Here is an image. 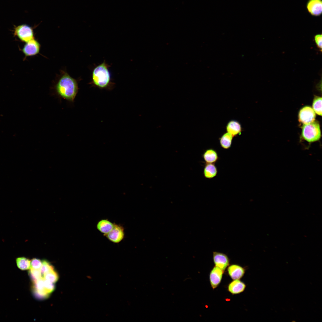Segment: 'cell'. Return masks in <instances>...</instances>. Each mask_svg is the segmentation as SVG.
<instances>
[{
	"instance_id": "obj_21",
	"label": "cell",
	"mask_w": 322,
	"mask_h": 322,
	"mask_svg": "<svg viewBox=\"0 0 322 322\" xmlns=\"http://www.w3.org/2000/svg\"><path fill=\"white\" fill-rule=\"evenodd\" d=\"M43 277L45 280L53 283L56 282L59 278L58 275L55 270L45 274Z\"/></svg>"
},
{
	"instance_id": "obj_14",
	"label": "cell",
	"mask_w": 322,
	"mask_h": 322,
	"mask_svg": "<svg viewBox=\"0 0 322 322\" xmlns=\"http://www.w3.org/2000/svg\"><path fill=\"white\" fill-rule=\"evenodd\" d=\"M246 285L239 279L234 280L229 284L228 287V291L233 294L240 293L244 290Z\"/></svg>"
},
{
	"instance_id": "obj_4",
	"label": "cell",
	"mask_w": 322,
	"mask_h": 322,
	"mask_svg": "<svg viewBox=\"0 0 322 322\" xmlns=\"http://www.w3.org/2000/svg\"><path fill=\"white\" fill-rule=\"evenodd\" d=\"M14 33L21 41L26 43L34 38L33 28L26 24L16 27Z\"/></svg>"
},
{
	"instance_id": "obj_20",
	"label": "cell",
	"mask_w": 322,
	"mask_h": 322,
	"mask_svg": "<svg viewBox=\"0 0 322 322\" xmlns=\"http://www.w3.org/2000/svg\"><path fill=\"white\" fill-rule=\"evenodd\" d=\"M41 270L43 277L45 274L54 270V268L47 261L44 260L42 261V266Z\"/></svg>"
},
{
	"instance_id": "obj_15",
	"label": "cell",
	"mask_w": 322,
	"mask_h": 322,
	"mask_svg": "<svg viewBox=\"0 0 322 322\" xmlns=\"http://www.w3.org/2000/svg\"><path fill=\"white\" fill-rule=\"evenodd\" d=\"M218 172V169L215 164H205L203 171V175L205 178L212 179L217 176Z\"/></svg>"
},
{
	"instance_id": "obj_13",
	"label": "cell",
	"mask_w": 322,
	"mask_h": 322,
	"mask_svg": "<svg viewBox=\"0 0 322 322\" xmlns=\"http://www.w3.org/2000/svg\"><path fill=\"white\" fill-rule=\"evenodd\" d=\"M202 157L206 163L215 164L219 159L217 152L212 148L206 149L203 152Z\"/></svg>"
},
{
	"instance_id": "obj_2",
	"label": "cell",
	"mask_w": 322,
	"mask_h": 322,
	"mask_svg": "<svg viewBox=\"0 0 322 322\" xmlns=\"http://www.w3.org/2000/svg\"><path fill=\"white\" fill-rule=\"evenodd\" d=\"M55 90L60 97L73 102L78 92V84L76 80L65 73L56 85Z\"/></svg>"
},
{
	"instance_id": "obj_22",
	"label": "cell",
	"mask_w": 322,
	"mask_h": 322,
	"mask_svg": "<svg viewBox=\"0 0 322 322\" xmlns=\"http://www.w3.org/2000/svg\"><path fill=\"white\" fill-rule=\"evenodd\" d=\"M29 274L33 282L43 278L42 277L41 270H35L31 268Z\"/></svg>"
},
{
	"instance_id": "obj_8",
	"label": "cell",
	"mask_w": 322,
	"mask_h": 322,
	"mask_svg": "<svg viewBox=\"0 0 322 322\" xmlns=\"http://www.w3.org/2000/svg\"><path fill=\"white\" fill-rule=\"evenodd\" d=\"M213 259L215 266L224 271L229 264V259L227 255L217 252L213 253Z\"/></svg>"
},
{
	"instance_id": "obj_16",
	"label": "cell",
	"mask_w": 322,
	"mask_h": 322,
	"mask_svg": "<svg viewBox=\"0 0 322 322\" xmlns=\"http://www.w3.org/2000/svg\"><path fill=\"white\" fill-rule=\"evenodd\" d=\"M114 223L107 219H102L97 222L96 227L97 230L103 234H107L112 229Z\"/></svg>"
},
{
	"instance_id": "obj_25",
	"label": "cell",
	"mask_w": 322,
	"mask_h": 322,
	"mask_svg": "<svg viewBox=\"0 0 322 322\" xmlns=\"http://www.w3.org/2000/svg\"><path fill=\"white\" fill-rule=\"evenodd\" d=\"M53 283L44 279V287L46 291L50 294L54 291L55 286Z\"/></svg>"
},
{
	"instance_id": "obj_23",
	"label": "cell",
	"mask_w": 322,
	"mask_h": 322,
	"mask_svg": "<svg viewBox=\"0 0 322 322\" xmlns=\"http://www.w3.org/2000/svg\"><path fill=\"white\" fill-rule=\"evenodd\" d=\"M33 293L35 297L39 299H43L47 298L49 294L43 291L33 289Z\"/></svg>"
},
{
	"instance_id": "obj_11",
	"label": "cell",
	"mask_w": 322,
	"mask_h": 322,
	"mask_svg": "<svg viewBox=\"0 0 322 322\" xmlns=\"http://www.w3.org/2000/svg\"><path fill=\"white\" fill-rule=\"evenodd\" d=\"M226 129L227 132L233 137L240 135L242 131L240 123L236 120H231L227 123Z\"/></svg>"
},
{
	"instance_id": "obj_12",
	"label": "cell",
	"mask_w": 322,
	"mask_h": 322,
	"mask_svg": "<svg viewBox=\"0 0 322 322\" xmlns=\"http://www.w3.org/2000/svg\"><path fill=\"white\" fill-rule=\"evenodd\" d=\"M228 274L233 280L239 279L244 275L245 270L241 266L237 264H232L227 268Z\"/></svg>"
},
{
	"instance_id": "obj_26",
	"label": "cell",
	"mask_w": 322,
	"mask_h": 322,
	"mask_svg": "<svg viewBox=\"0 0 322 322\" xmlns=\"http://www.w3.org/2000/svg\"><path fill=\"white\" fill-rule=\"evenodd\" d=\"M322 35L321 34H318L316 35L315 36V42L321 51L322 50Z\"/></svg>"
},
{
	"instance_id": "obj_19",
	"label": "cell",
	"mask_w": 322,
	"mask_h": 322,
	"mask_svg": "<svg viewBox=\"0 0 322 322\" xmlns=\"http://www.w3.org/2000/svg\"><path fill=\"white\" fill-rule=\"evenodd\" d=\"M322 98L316 96L314 98L312 103L313 109L317 114L321 116L322 114Z\"/></svg>"
},
{
	"instance_id": "obj_5",
	"label": "cell",
	"mask_w": 322,
	"mask_h": 322,
	"mask_svg": "<svg viewBox=\"0 0 322 322\" xmlns=\"http://www.w3.org/2000/svg\"><path fill=\"white\" fill-rule=\"evenodd\" d=\"M104 236H106L109 241L112 242L118 243L124 238V228L120 225L114 223L112 230Z\"/></svg>"
},
{
	"instance_id": "obj_18",
	"label": "cell",
	"mask_w": 322,
	"mask_h": 322,
	"mask_svg": "<svg viewBox=\"0 0 322 322\" xmlns=\"http://www.w3.org/2000/svg\"><path fill=\"white\" fill-rule=\"evenodd\" d=\"M16 262L17 267L21 270H25L30 269L31 261L26 257H18L16 259Z\"/></svg>"
},
{
	"instance_id": "obj_1",
	"label": "cell",
	"mask_w": 322,
	"mask_h": 322,
	"mask_svg": "<svg viewBox=\"0 0 322 322\" xmlns=\"http://www.w3.org/2000/svg\"><path fill=\"white\" fill-rule=\"evenodd\" d=\"M110 65L104 61L93 69L90 84L101 89L111 90L115 83L112 81L109 68Z\"/></svg>"
},
{
	"instance_id": "obj_17",
	"label": "cell",
	"mask_w": 322,
	"mask_h": 322,
	"mask_svg": "<svg viewBox=\"0 0 322 322\" xmlns=\"http://www.w3.org/2000/svg\"><path fill=\"white\" fill-rule=\"evenodd\" d=\"M233 137L231 134L227 132L223 134L219 138L221 147L225 150L229 149L231 147Z\"/></svg>"
},
{
	"instance_id": "obj_7",
	"label": "cell",
	"mask_w": 322,
	"mask_h": 322,
	"mask_svg": "<svg viewBox=\"0 0 322 322\" xmlns=\"http://www.w3.org/2000/svg\"><path fill=\"white\" fill-rule=\"evenodd\" d=\"M40 48L39 43L33 38L26 43L22 50L26 56H32L39 53Z\"/></svg>"
},
{
	"instance_id": "obj_3",
	"label": "cell",
	"mask_w": 322,
	"mask_h": 322,
	"mask_svg": "<svg viewBox=\"0 0 322 322\" xmlns=\"http://www.w3.org/2000/svg\"><path fill=\"white\" fill-rule=\"evenodd\" d=\"M301 136L307 142L311 143L318 141L321 137L319 124L317 121L307 124L302 126Z\"/></svg>"
},
{
	"instance_id": "obj_9",
	"label": "cell",
	"mask_w": 322,
	"mask_h": 322,
	"mask_svg": "<svg viewBox=\"0 0 322 322\" xmlns=\"http://www.w3.org/2000/svg\"><path fill=\"white\" fill-rule=\"evenodd\" d=\"M306 7L311 15L319 16L322 13V0H309L306 4Z\"/></svg>"
},
{
	"instance_id": "obj_24",
	"label": "cell",
	"mask_w": 322,
	"mask_h": 322,
	"mask_svg": "<svg viewBox=\"0 0 322 322\" xmlns=\"http://www.w3.org/2000/svg\"><path fill=\"white\" fill-rule=\"evenodd\" d=\"M42 266V261L36 258H34L31 261V268L40 270Z\"/></svg>"
},
{
	"instance_id": "obj_6",
	"label": "cell",
	"mask_w": 322,
	"mask_h": 322,
	"mask_svg": "<svg viewBox=\"0 0 322 322\" xmlns=\"http://www.w3.org/2000/svg\"><path fill=\"white\" fill-rule=\"evenodd\" d=\"M316 117L315 113L313 109L309 106L302 108L298 114V120L303 124H307L314 121Z\"/></svg>"
},
{
	"instance_id": "obj_10",
	"label": "cell",
	"mask_w": 322,
	"mask_h": 322,
	"mask_svg": "<svg viewBox=\"0 0 322 322\" xmlns=\"http://www.w3.org/2000/svg\"><path fill=\"white\" fill-rule=\"evenodd\" d=\"M223 273V270L215 266L212 270L209 277L210 283L213 289H215L220 284Z\"/></svg>"
}]
</instances>
